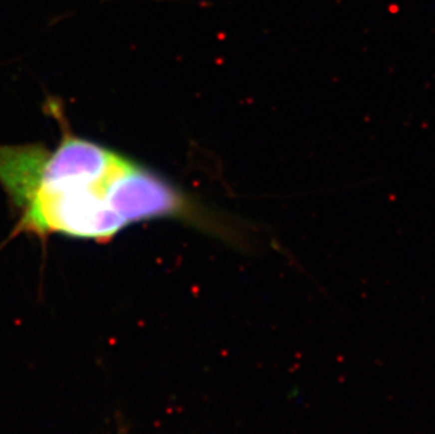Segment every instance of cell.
Returning a JSON list of instances; mask_svg holds the SVG:
<instances>
[{
    "label": "cell",
    "mask_w": 435,
    "mask_h": 434,
    "mask_svg": "<svg viewBox=\"0 0 435 434\" xmlns=\"http://www.w3.org/2000/svg\"><path fill=\"white\" fill-rule=\"evenodd\" d=\"M47 106L61 130L54 148L0 144V186L16 216L10 238L109 243L134 224L172 220L235 250L252 248L248 221L206 203L138 159L73 133L61 104Z\"/></svg>",
    "instance_id": "6da1fadb"
}]
</instances>
